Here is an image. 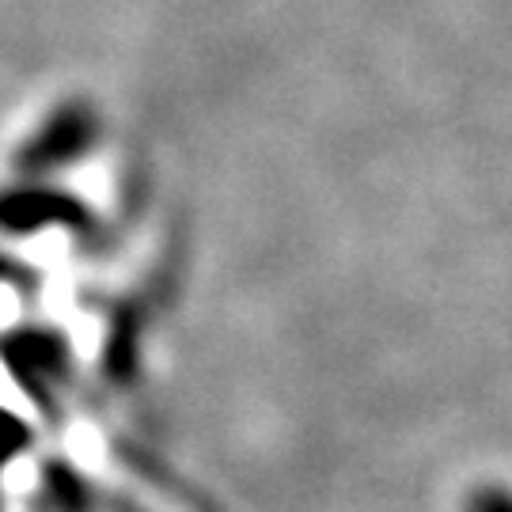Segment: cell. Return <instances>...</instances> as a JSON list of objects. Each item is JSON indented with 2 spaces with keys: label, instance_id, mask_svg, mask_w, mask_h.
<instances>
[]
</instances>
